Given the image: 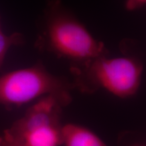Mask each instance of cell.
I'll return each mask as SVG.
<instances>
[{
    "label": "cell",
    "instance_id": "obj_9",
    "mask_svg": "<svg viewBox=\"0 0 146 146\" xmlns=\"http://www.w3.org/2000/svg\"><path fill=\"white\" fill-rule=\"evenodd\" d=\"M129 146H145V145L142 143H133V144H132V145H131Z\"/></svg>",
    "mask_w": 146,
    "mask_h": 146
},
{
    "label": "cell",
    "instance_id": "obj_6",
    "mask_svg": "<svg viewBox=\"0 0 146 146\" xmlns=\"http://www.w3.org/2000/svg\"><path fill=\"white\" fill-rule=\"evenodd\" d=\"M24 42L23 36L15 33L10 35L3 33L0 28V68L3 63L5 55L11 47L21 45Z\"/></svg>",
    "mask_w": 146,
    "mask_h": 146
},
{
    "label": "cell",
    "instance_id": "obj_2",
    "mask_svg": "<svg viewBox=\"0 0 146 146\" xmlns=\"http://www.w3.org/2000/svg\"><path fill=\"white\" fill-rule=\"evenodd\" d=\"M143 64L135 56H101L70 65L74 89L91 94L100 89L118 98L134 96L141 85Z\"/></svg>",
    "mask_w": 146,
    "mask_h": 146
},
{
    "label": "cell",
    "instance_id": "obj_7",
    "mask_svg": "<svg viewBox=\"0 0 146 146\" xmlns=\"http://www.w3.org/2000/svg\"><path fill=\"white\" fill-rule=\"evenodd\" d=\"M146 0H127L126 9L129 11H134L140 9L145 5Z\"/></svg>",
    "mask_w": 146,
    "mask_h": 146
},
{
    "label": "cell",
    "instance_id": "obj_1",
    "mask_svg": "<svg viewBox=\"0 0 146 146\" xmlns=\"http://www.w3.org/2000/svg\"><path fill=\"white\" fill-rule=\"evenodd\" d=\"M41 29L36 47L70 60L71 64L110 55L104 43L97 40L60 0L47 2Z\"/></svg>",
    "mask_w": 146,
    "mask_h": 146
},
{
    "label": "cell",
    "instance_id": "obj_5",
    "mask_svg": "<svg viewBox=\"0 0 146 146\" xmlns=\"http://www.w3.org/2000/svg\"><path fill=\"white\" fill-rule=\"evenodd\" d=\"M62 146H108L99 136L83 126L69 123L63 125Z\"/></svg>",
    "mask_w": 146,
    "mask_h": 146
},
{
    "label": "cell",
    "instance_id": "obj_8",
    "mask_svg": "<svg viewBox=\"0 0 146 146\" xmlns=\"http://www.w3.org/2000/svg\"><path fill=\"white\" fill-rule=\"evenodd\" d=\"M0 146H25L6 137L4 135H0Z\"/></svg>",
    "mask_w": 146,
    "mask_h": 146
},
{
    "label": "cell",
    "instance_id": "obj_3",
    "mask_svg": "<svg viewBox=\"0 0 146 146\" xmlns=\"http://www.w3.org/2000/svg\"><path fill=\"white\" fill-rule=\"evenodd\" d=\"M72 82L51 73L41 62L0 76V105L19 107L43 97L52 96L64 107L72 101Z\"/></svg>",
    "mask_w": 146,
    "mask_h": 146
},
{
    "label": "cell",
    "instance_id": "obj_4",
    "mask_svg": "<svg viewBox=\"0 0 146 146\" xmlns=\"http://www.w3.org/2000/svg\"><path fill=\"white\" fill-rule=\"evenodd\" d=\"M63 108L54 97H43L3 134L25 146H62Z\"/></svg>",
    "mask_w": 146,
    "mask_h": 146
}]
</instances>
